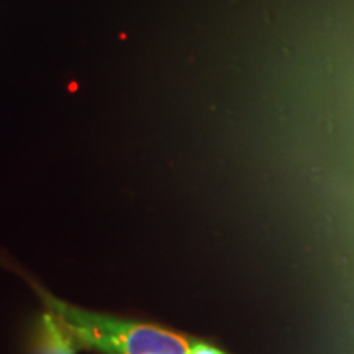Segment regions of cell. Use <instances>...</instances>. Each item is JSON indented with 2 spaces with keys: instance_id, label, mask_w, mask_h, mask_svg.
Segmentation results:
<instances>
[{
  "instance_id": "1",
  "label": "cell",
  "mask_w": 354,
  "mask_h": 354,
  "mask_svg": "<svg viewBox=\"0 0 354 354\" xmlns=\"http://www.w3.org/2000/svg\"><path fill=\"white\" fill-rule=\"evenodd\" d=\"M38 292L48 308L63 322L77 346L104 354H194L197 339L151 323L123 320L71 307L41 289Z\"/></svg>"
},
{
  "instance_id": "2",
  "label": "cell",
  "mask_w": 354,
  "mask_h": 354,
  "mask_svg": "<svg viewBox=\"0 0 354 354\" xmlns=\"http://www.w3.org/2000/svg\"><path fill=\"white\" fill-rule=\"evenodd\" d=\"M33 354H77V343L51 310L37 323Z\"/></svg>"
}]
</instances>
